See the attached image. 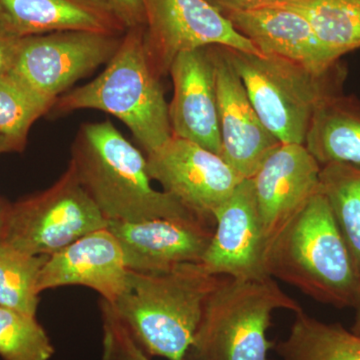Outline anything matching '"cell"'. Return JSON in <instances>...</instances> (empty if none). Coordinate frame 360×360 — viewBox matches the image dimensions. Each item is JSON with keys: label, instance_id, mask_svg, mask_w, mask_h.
<instances>
[{"label": "cell", "instance_id": "6da1fadb", "mask_svg": "<svg viewBox=\"0 0 360 360\" xmlns=\"http://www.w3.org/2000/svg\"><path fill=\"white\" fill-rule=\"evenodd\" d=\"M225 277L188 262L156 272L129 270L111 309L149 356L184 360L208 298Z\"/></svg>", "mask_w": 360, "mask_h": 360}, {"label": "cell", "instance_id": "7a4b0ae2", "mask_svg": "<svg viewBox=\"0 0 360 360\" xmlns=\"http://www.w3.org/2000/svg\"><path fill=\"white\" fill-rule=\"evenodd\" d=\"M70 163L108 220L165 219L207 225L174 196L153 188L146 158L110 120L80 127L71 146Z\"/></svg>", "mask_w": 360, "mask_h": 360}, {"label": "cell", "instance_id": "3957f363", "mask_svg": "<svg viewBox=\"0 0 360 360\" xmlns=\"http://www.w3.org/2000/svg\"><path fill=\"white\" fill-rule=\"evenodd\" d=\"M265 274L322 304L354 309L360 276L321 191L276 234L264 251Z\"/></svg>", "mask_w": 360, "mask_h": 360}, {"label": "cell", "instance_id": "277c9868", "mask_svg": "<svg viewBox=\"0 0 360 360\" xmlns=\"http://www.w3.org/2000/svg\"><path fill=\"white\" fill-rule=\"evenodd\" d=\"M78 110L115 115L129 127L146 155L172 139L168 104L160 77L149 60L144 27L127 30L103 72L59 96L51 111L56 116Z\"/></svg>", "mask_w": 360, "mask_h": 360}, {"label": "cell", "instance_id": "5b68a950", "mask_svg": "<svg viewBox=\"0 0 360 360\" xmlns=\"http://www.w3.org/2000/svg\"><path fill=\"white\" fill-rule=\"evenodd\" d=\"M302 309L271 277H225L206 302L184 360H269L272 315Z\"/></svg>", "mask_w": 360, "mask_h": 360}, {"label": "cell", "instance_id": "8992f818", "mask_svg": "<svg viewBox=\"0 0 360 360\" xmlns=\"http://www.w3.org/2000/svg\"><path fill=\"white\" fill-rule=\"evenodd\" d=\"M224 51L262 123L281 143L304 144L315 110L341 94L347 75L340 63L321 72L276 56Z\"/></svg>", "mask_w": 360, "mask_h": 360}, {"label": "cell", "instance_id": "52a82bcc", "mask_svg": "<svg viewBox=\"0 0 360 360\" xmlns=\"http://www.w3.org/2000/svg\"><path fill=\"white\" fill-rule=\"evenodd\" d=\"M108 224L70 162L53 186L11 205L2 243L27 255L51 257Z\"/></svg>", "mask_w": 360, "mask_h": 360}, {"label": "cell", "instance_id": "ba28073f", "mask_svg": "<svg viewBox=\"0 0 360 360\" xmlns=\"http://www.w3.org/2000/svg\"><path fill=\"white\" fill-rule=\"evenodd\" d=\"M123 35L66 30L23 37L11 72L54 103L78 80L110 63Z\"/></svg>", "mask_w": 360, "mask_h": 360}, {"label": "cell", "instance_id": "9c48e42d", "mask_svg": "<svg viewBox=\"0 0 360 360\" xmlns=\"http://www.w3.org/2000/svg\"><path fill=\"white\" fill-rule=\"evenodd\" d=\"M146 13L144 42L149 60L160 77L169 75L184 51L219 45L264 56L206 0H142Z\"/></svg>", "mask_w": 360, "mask_h": 360}, {"label": "cell", "instance_id": "30bf717a", "mask_svg": "<svg viewBox=\"0 0 360 360\" xmlns=\"http://www.w3.org/2000/svg\"><path fill=\"white\" fill-rule=\"evenodd\" d=\"M146 155L151 180L212 227L215 213L245 179L221 156L174 135Z\"/></svg>", "mask_w": 360, "mask_h": 360}, {"label": "cell", "instance_id": "8fae6325", "mask_svg": "<svg viewBox=\"0 0 360 360\" xmlns=\"http://www.w3.org/2000/svg\"><path fill=\"white\" fill-rule=\"evenodd\" d=\"M210 51L214 63L221 158L243 179H251L281 142L258 116L224 46L212 45Z\"/></svg>", "mask_w": 360, "mask_h": 360}, {"label": "cell", "instance_id": "7c38bea8", "mask_svg": "<svg viewBox=\"0 0 360 360\" xmlns=\"http://www.w3.org/2000/svg\"><path fill=\"white\" fill-rule=\"evenodd\" d=\"M321 165L304 144L281 143L251 177L264 251L281 229L321 191Z\"/></svg>", "mask_w": 360, "mask_h": 360}, {"label": "cell", "instance_id": "4fadbf2b", "mask_svg": "<svg viewBox=\"0 0 360 360\" xmlns=\"http://www.w3.org/2000/svg\"><path fill=\"white\" fill-rule=\"evenodd\" d=\"M212 240L200 264L210 274L234 279L265 274L264 239L252 179L238 184L215 213Z\"/></svg>", "mask_w": 360, "mask_h": 360}, {"label": "cell", "instance_id": "5bb4252c", "mask_svg": "<svg viewBox=\"0 0 360 360\" xmlns=\"http://www.w3.org/2000/svg\"><path fill=\"white\" fill-rule=\"evenodd\" d=\"M169 75L174 82V97L168 105L172 135L221 156L217 84L210 46L179 53L170 66Z\"/></svg>", "mask_w": 360, "mask_h": 360}, {"label": "cell", "instance_id": "9a60e30c", "mask_svg": "<svg viewBox=\"0 0 360 360\" xmlns=\"http://www.w3.org/2000/svg\"><path fill=\"white\" fill-rule=\"evenodd\" d=\"M108 229L122 248L127 269L135 272L200 264L214 231L202 224L165 219L108 220Z\"/></svg>", "mask_w": 360, "mask_h": 360}, {"label": "cell", "instance_id": "2e32d148", "mask_svg": "<svg viewBox=\"0 0 360 360\" xmlns=\"http://www.w3.org/2000/svg\"><path fill=\"white\" fill-rule=\"evenodd\" d=\"M129 269L122 248L108 227L91 232L47 257L40 271L39 293L66 285L96 290L113 303L127 290Z\"/></svg>", "mask_w": 360, "mask_h": 360}, {"label": "cell", "instance_id": "e0dca14e", "mask_svg": "<svg viewBox=\"0 0 360 360\" xmlns=\"http://www.w3.org/2000/svg\"><path fill=\"white\" fill-rule=\"evenodd\" d=\"M224 15L264 56L286 59L321 72L340 63L324 49L309 21L290 9L267 6Z\"/></svg>", "mask_w": 360, "mask_h": 360}, {"label": "cell", "instance_id": "ac0fdd59", "mask_svg": "<svg viewBox=\"0 0 360 360\" xmlns=\"http://www.w3.org/2000/svg\"><path fill=\"white\" fill-rule=\"evenodd\" d=\"M0 25L20 39L66 30L113 35L127 30L97 0H0Z\"/></svg>", "mask_w": 360, "mask_h": 360}, {"label": "cell", "instance_id": "d6986e66", "mask_svg": "<svg viewBox=\"0 0 360 360\" xmlns=\"http://www.w3.org/2000/svg\"><path fill=\"white\" fill-rule=\"evenodd\" d=\"M304 146L321 167L345 163L360 168V101L341 94L322 101Z\"/></svg>", "mask_w": 360, "mask_h": 360}, {"label": "cell", "instance_id": "ffe728a7", "mask_svg": "<svg viewBox=\"0 0 360 360\" xmlns=\"http://www.w3.org/2000/svg\"><path fill=\"white\" fill-rule=\"evenodd\" d=\"M274 349L281 360H360V335L302 309L295 312L288 335L274 342Z\"/></svg>", "mask_w": 360, "mask_h": 360}, {"label": "cell", "instance_id": "44dd1931", "mask_svg": "<svg viewBox=\"0 0 360 360\" xmlns=\"http://www.w3.org/2000/svg\"><path fill=\"white\" fill-rule=\"evenodd\" d=\"M269 6L303 16L336 61L360 49V0H277Z\"/></svg>", "mask_w": 360, "mask_h": 360}, {"label": "cell", "instance_id": "7402d4cb", "mask_svg": "<svg viewBox=\"0 0 360 360\" xmlns=\"http://www.w3.org/2000/svg\"><path fill=\"white\" fill-rule=\"evenodd\" d=\"M321 191L360 276V168L345 163L322 165Z\"/></svg>", "mask_w": 360, "mask_h": 360}, {"label": "cell", "instance_id": "603a6c76", "mask_svg": "<svg viewBox=\"0 0 360 360\" xmlns=\"http://www.w3.org/2000/svg\"><path fill=\"white\" fill-rule=\"evenodd\" d=\"M53 104L11 71L0 75V146L4 153H21L33 123L49 112Z\"/></svg>", "mask_w": 360, "mask_h": 360}, {"label": "cell", "instance_id": "cb8c5ba5", "mask_svg": "<svg viewBox=\"0 0 360 360\" xmlns=\"http://www.w3.org/2000/svg\"><path fill=\"white\" fill-rule=\"evenodd\" d=\"M45 255H30L0 243V307L35 316Z\"/></svg>", "mask_w": 360, "mask_h": 360}, {"label": "cell", "instance_id": "d4e9b609", "mask_svg": "<svg viewBox=\"0 0 360 360\" xmlns=\"http://www.w3.org/2000/svg\"><path fill=\"white\" fill-rule=\"evenodd\" d=\"M54 348L33 315L0 307V356L4 360H49Z\"/></svg>", "mask_w": 360, "mask_h": 360}, {"label": "cell", "instance_id": "484cf974", "mask_svg": "<svg viewBox=\"0 0 360 360\" xmlns=\"http://www.w3.org/2000/svg\"><path fill=\"white\" fill-rule=\"evenodd\" d=\"M101 309L103 330L101 360H151L123 326L110 302L103 300Z\"/></svg>", "mask_w": 360, "mask_h": 360}, {"label": "cell", "instance_id": "4316f807", "mask_svg": "<svg viewBox=\"0 0 360 360\" xmlns=\"http://www.w3.org/2000/svg\"><path fill=\"white\" fill-rule=\"evenodd\" d=\"M115 14L127 30L144 27L146 13L142 0H97Z\"/></svg>", "mask_w": 360, "mask_h": 360}, {"label": "cell", "instance_id": "83f0119b", "mask_svg": "<svg viewBox=\"0 0 360 360\" xmlns=\"http://www.w3.org/2000/svg\"><path fill=\"white\" fill-rule=\"evenodd\" d=\"M21 39L0 25V75L13 70Z\"/></svg>", "mask_w": 360, "mask_h": 360}, {"label": "cell", "instance_id": "f1b7e54d", "mask_svg": "<svg viewBox=\"0 0 360 360\" xmlns=\"http://www.w3.org/2000/svg\"><path fill=\"white\" fill-rule=\"evenodd\" d=\"M222 14L232 11H245L274 4L277 0H206Z\"/></svg>", "mask_w": 360, "mask_h": 360}, {"label": "cell", "instance_id": "f546056e", "mask_svg": "<svg viewBox=\"0 0 360 360\" xmlns=\"http://www.w3.org/2000/svg\"><path fill=\"white\" fill-rule=\"evenodd\" d=\"M11 206V205H9L6 200L0 198V243L4 241Z\"/></svg>", "mask_w": 360, "mask_h": 360}, {"label": "cell", "instance_id": "4dcf8cb0", "mask_svg": "<svg viewBox=\"0 0 360 360\" xmlns=\"http://www.w3.org/2000/svg\"><path fill=\"white\" fill-rule=\"evenodd\" d=\"M354 309L355 310V315L354 326H352V333H355V335H360V291L359 298H357V302L355 303Z\"/></svg>", "mask_w": 360, "mask_h": 360}, {"label": "cell", "instance_id": "1f68e13d", "mask_svg": "<svg viewBox=\"0 0 360 360\" xmlns=\"http://www.w3.org/2000/svg\"><path fill=\"white\" fill-rule=\"evenodd\" d=\"M4 153V149L2 148V146H0V153Z\"/></svg>", "mask_w": 360, "mask_h": 360}]
</instances>
